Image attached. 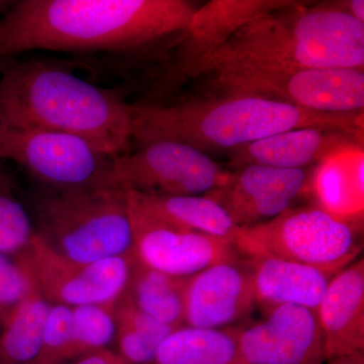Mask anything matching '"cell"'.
Listing matches in <instances>:
<instances>
[{"label":"cell","instance_id":"6da1fadb","mask_svg":"<svg viewBox=\"0 0 364 364\" xmlns=\"http://www.w3.org/2000/svg\"><path fill=\"white\" fill-rule=\"evenodd\" d=\"M186 0H18L0 16V59L35 50L132 53L188 28Z\"/></svg>","mask_w":364,"mask_h":364},{"label":"cell","instance_id":"7a4b0ae2","mask_svg":"<svg viewBox=\"0 0 364 364\" xmlns=\"http://www.w3.org/2000/svg\"><path fill=\"white\" fill-rule=\"evenodd\" d=\"M132 142L139 148L159 141L186 144L205 153L231 150L282 133L318 128L363 135V112L330 114L252 97L227 95L176 105H132Z\"/></svg>","mask_w":364,"mask_h":364},{"label":"cell","instance_id":"3957f363","mask_svg":"<svg viewBox=\"0 0 364 364\" xmlns=\"http://www.w3.org/2000/svg\"><path fill=\"white\" fill-rule=\"evenodd\" d=\"M0 121L78 136L117 157L130 153L132 105L47 62H7L0 74Z\"/></svg>","mask_w":364,"mask_h":364},{"label":"cell","instance_id":"277c9868","mask_svg":"<svg viewBox=\"0 0 364 364\" xmlns=\"http://www.w3.org/2000/svg\"><path fill=\"white\" fill-rule=\"evenodd\" d=\"M364 66V23L346 9L299 2L242 26L214 52L196 62L186 79L236 68Z\"/></svg>","mask_w":364,"mask_h":364},{"label":"cell","instance_id":"5b68a950","mask_svg":"<svg viewBox=\"0 0 364 364\" xmlns=\"http://www.w3.org/2000/svg\"><path fill=\"white\" fill-rule=\"evenodd\" d=\"M35 215L36 234L67 259L90 263L133 252L124 191L55 189L36 198Z\"/></svg>","mask_w":364,"mask_h":364},{"label":"cell","instance_id":"8992f818","mask_svg":"<svg viewBox=\"0 0 364 364\" xmlns=\"http://www.w3.org/2000/svg\"><path fill=\"white\" fill-rule=\"evenodd\" d=\"M356 224L337 219L317 205L291 207L269 221L239 227L234 244L247 258L343 269L361 250Z\"/></svg>","mask_w":364,"mask_h":364},{"label":"cell","instance_id":"52a82bcc","mask_svg":"<svg viewBox=\"0 0 364 364\" xmlns=\"http://www.w3.org/2000/svg\"><path fill=\"white\" fill-rule=\"evenodd\" d=\"M214 74L228 95L279 100L312 112H363V69L259 67Z\"/></svg>","mask_w":364,"mask_h":364},{"label":"cell","instance_id":"ba28073f","mask_svg":"<svg viewBox=\"0 0 364 364\" xmlns=\"http://www.w3.org/2000/svg\"><path fill=\"white\" fill-rule=\"evenodd\" d=\"M0 159L55 189H109L114 157L78 136L0 121Z\"/></svg>","mask_w":364,"mask_h":364},{"label":"cell","instance_id":"9c48e42d","mask_svg":"<svg viewBox=\"0 0 364 364\" xmlns=\"http://www.w3.org/2000/svg\"><path fill=\"white\" fill-rule=\"evenodd\" d=\"M227 173L202 151L159 141L114 157L109 189L162 196H198L221 186Z\"/></svg>","mask_w":364,"mask_h":364},{"label":"cell","instance_id":"30bf717a","mask_svg":"<svg viewBox=\"0 0 364 364\" xmlns=\"http://www.w3.org/2000/svg\"><path fill=\"white\" fill-rule=\"evenodd\" d=\"M16 258L52 306L69 308L117 303L126 291L136 262L133 252L95 262H76L53 251L37 234Z\"/></svg>","mask_w":364,"mask_h":364},{"label":"cell","instance_id":"8fae6325","mask_svg":"<svg viewBox=\"0 0 364 364\" xmlns=\"http://www.w3.org/2000/svg\"><path fill=\"white\" fill-rule=\"evenodd\" d=\"M124 193L133 231V254L144 267L191 277L217 263L239 260L231 239L170 224L148 212L132 191Z\"/></svg>","mask_w":364,"mask_h":364},{"label":"cell","instance_id":"7c38bea8","mask_svg":"<svg viewBox=\"0 0 364 364\" xmlns=\"http://www.w3.org/2000/svg\"><path fill=\"white\" fill-rule=\"evenodd\" d=\"M310 179L305 169L246 165L203 196L219 203L237 226H254L291 208L298 196L309 191Z\"/></svg>","mask_w":364,"mask_h":364},{"label":"cell","instance_id":"4fadbf2b","mask_svg":"<svg viewBox=\"0 0 364 364\" xmlns=\"http://www.w3.org/2000/svg\"><path fill=\"white\" fill-rule=\"evenodd\" d=\"M267 314L263 322L239 329L243 364H323L324 343L316 312L286 305Z\"/></svg>","mask_w":364,"mask_h":364},{"label":"cell","instance_id":"5bb4252c","mask_svg":"<svg viewBox=\"0 0 364 364\" xmlns=\"http://www.w3.org/2000/svg\"><path fill=\"white\" fill-rule=\"evenodd\" d=\"M298 1L289 0H212L196 7L186 32L174 43L161 81L164 85L186 80L191 67L217 50L242 26L263 14Z\"/></svg>","mask_w":364,"mask_h":364},{"label":"cell","instance_id":"9a60e30c","mask_svg":"<svg viewBox=\"0 0 364 364\" xmlns=\"http://www.w3.org/2000/svg\"><path fill=\"white\" fill-rule=\"evenodd\" d=\"M243 263H217L188 277L184 326L223 329L250 314L255 296L250 272Z\"/></svg>","mask_w":364,"mask_h":364},{"label":"cell","instance_id":"2e32d148","mask_svg":"<svg viewBox=\"0 0 364 364\" xmlns=\"http://www.w3.org/2000/svg\"><path fill=\"white\" fill-rule=\"evenodd\" d=\"M326 360L363 353L364 261L333 277L316 310Z\"/></svg>","mask_w":364,"mask_h":364},{"label":"cell","instance_id":"e0dca14e","mask_svg":"<svg viewBox=\"0 0 364 364\" xmlns=\"http://www.w3.org/2000/svg\"><path fill=\"white\" fill-rule=\"evenodd\" d=\"M244 263L250 272L256 305L267 313L286 305L316 312L330 280L342 270L272 257L247 258Z\"/></svg>","mask_w":364,"mask_h":364},{"label":"cell","instance_id":"ac0fdd59","mask_svg":"<svg viewBox=\"0 0 364 364\" xmlns=\"http://www.w3.org/2000/svg\"><path fill=\"white\" fill-rule=\"evenodd\" d=\"M359 136L344 132L318 128L284 131L230 151V158L239 167L258 164L284 169H304L320 163Z\"/></svg>","mask_w":364,"mask_h":364},{"label":"cell","instance_id":"d6986e66","mask_svg":"<svg viewBox=\"0 0 364 364\" xmlns=\"http://www.w3.org/2000/svg\"><path fill=\"white\" fill-rule=\"evenodd\" d=\"M363 146H345L318 163L309 191L317 207L343 221L360 223L364 210Z\"/></svg>","mask_w":364,"mask_h":364},{"label":"cell","instance_id":"ffe728a7","mask_svg":"<svg viewBox=\"0 0 364 364\" xmlns=\"http://www.w3.org/2000/svg\"><path fill=\"white\" fill-rule=\"evenodd\" d=\"M151 364H243L239 329L182 326L162 342Z\"/></svg>","mask_w":364,"mask_h":364},{"label":"cell","instance_id":"44dd1931","mask_svg":"<svg viewBox=\"0 0 364 364\" xmlns=\"http://www.w3.org/2000/svg\"><path fill=\"white\" fill-rule=\"evenodd\" d=\"M132 193L148 212L177 227L233 241L238 231L226 210L205 196Z\"/></svg>","mask_w":364,"mask_h":364},{"label":"cell","instance_id":"7402d4cb","mask_svg":"<svg viewBox=\"0 0 364 364\" xmlns=\"http://www.w3.org/2000/svg\"><path fill=\"white\" fill-rule=\"evenodd\" d=\"M188 279L144 267L136 260L124 296L143 313L177 329L184 326Z\"/></svg>","mask_w":364,"mask_h":364},{"label":"cell","instance_id":"603a6c76","mask_svg":"<svg viewBox=\"0 0 364 364\" xmlns=\"http://www.w3.org/2000/svg\"><path fill=\"white\" fill-rule=\"evenodd\" d=\"M52 305L37 287L0 324V364H31L37 358Z\"/></svg>","mask_w":364,"mask_h":364},{"label":"cell","instance_id":"cb8c5ba5","mask_svg":"<svg viewBox=\"0 0 364 364\" xmlns=\"http://www.w3.org/2000/svg\"><path fill=\"white\" fill-rule=\"evenodd\" d=\"M117 303L71 308L69 361L105 349L116 338Z\"/></svg>","mask_w":364,"mask_h":364},{"label":"cell","instance_id":"d4e9b609","mask_svg":"<svg viewBox=\"0 0 364 364\" xmlns=\"http://www.w3.org/2000/svg\"><path fill=\"white\" fill-rule=\"evenodd\" d=\"M35 228L14 196L13 182L0 165V252L16 257L35 237Z\"/></svg>","mask_w":364,"mask_h":364},{"label":"cell","instance_id":"484cf974","mask_svg":"<svg viewBox=\"0 0 364 364\" xmlns=\"http://www.w3.org/2000/svg\"><path fill=\"white\" fill-rule=\"evenodd\" d=\"M71 308L52 306L37 358L31 364H65L69 361Z\"/></svg>","mask_w":364,"mask_h":364},{"label":"cell","instance_id":"4316f807","mask_svg":"<svg viewBox=\"0 0 364 364\" xmlns=\"http://www.w3.org/2000/svg\"><path fill=\"white\" fill-rule=\"evenodd\" d=\"M33 289L35 284L25 265L18 258L0 252V324Z\"/></svg>","mask_w":364,"mask_h":364},{"label":"cell","instance_id":"83f0119b","mask_svg":"<svg viewBox=\"0 0 364 364\" xmlns=\"http://www.w3.org/2000/svg\"><path fill=\"white\" fill-rule=\"evenodd\" d=\"M72 364H130L119 355V352L105 348L86 354Z\"/></svg>","mask_w":364,"mask_h":364},{"label":"cell","instance_id":"f1b7e54d","mask_svg":"<svg viewBox=\"0 0 364 364\" xmlns=\"http://www.w3.org/2000/svg\"><path fill=\"white\" fill-rule=\"evenodd\" d=\"M347 13L351 14L356 20L363 21L364 23V1L363 0H350L346 2Z\"/></svg>","mask_w":364,"mask_h":364},{"label":"cell","instance_id":"f546056e","mask_svg":"<svg viewBox=\"0 0 364 364\" xmlns=\"http://www.w3.org/2000/svg\"><path fill=\"white\" fill-rule=\"evenodd\" d=\"M330 364H364L363 353L333 359Z\"/></svg>","mask_w":364,"mask_h":364},{"label":"cell","instance_id":"4dcf8cb0","mask_svg":"<svg viewBox=\"0 0 364 364\" xmlns=\"http://www.w3.org/2000/svg\"><path fill=\"white\" fill-rule=\"evenodd\" d=\"M7 62H9L7 59H0V74H1V72L6 68Z\"/></svg>","mask_w":364,"mask_h":364}]
</instances>
